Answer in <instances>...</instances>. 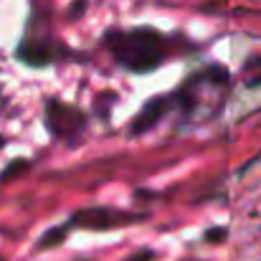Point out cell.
<instances>
[{"label":"cell","mask_w":261,"mask_h":261,"mask_svg":"<svg viewBox=\"0 0 261 261\" xmlns=\"http://www.w3.org/2000/svg\"><path fill=\"white\" fill-rule=\"evenodd\" d=\"M107 46L132 71H147L158 66L165 56V38L150 28L140 31H119L107 36Z\"/></svg>","instance_id":"cell-1"}]
</instances>
